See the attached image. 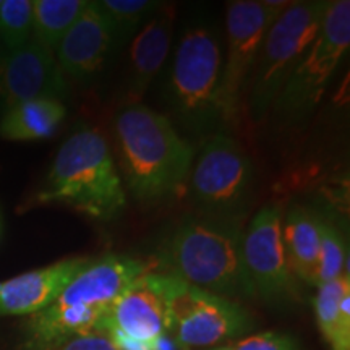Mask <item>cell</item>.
I'll return each mask as SVG.
<instances>
[{
    "label": "cell",
    "mask_w": 350,
    "mask_h": 350,
    "mask_svg": "<svg viewBox=\"0 0 350 350\" xmlns=\"http://www.w3.org/2000/svg\"><path fill=\"white\" fill-rule=\"evenodd\" d=\"M331 2H292L269 26L252 72L248 106L252 117L265 119L297 64L317 39Z\"/></svg>",
    "instance_id": "5b68a950"
},
{
    "label": "cell",
    "mask_w": 350,
    "mask_h": 350,
    "mask_svg": "<svg viewBox=\"0 0 350 350\" xmlns=\"http://www.w3.org/2000/svg\"><path fill=\"white\" fill-rule=\"evenodd\" d=\"M67 116L62 100L29 99L3 112L0 137L10 142H36L51 138Z\"/></svg>",
    "instance_id": "e0dca14e"
},
{
    "label": "cell",
    "mask_w": 350,
    "mask_h": 350,
    "mask_svg": "<svg viewBox=\"0 0 350 350\" xmlns=\"http://www.w3.org/2000/svg\"><path fill=\"white\" fill-rule=\"evenodd\" d=\"M109 334V338L116 345L117 350H159V342H142V340L131 339L129 336L122 334L119 331L104 329Z\"/></svg>",
    "instance_id": "d4e9b609"
},
{
    "label": "cell",
    "mask_w": 350,
    "mask_h": 350,
    "mask_svg": "<svg viewBox=\"0 0 350 350\" xmlns=\"http://www.w3.org/2000/svg\"><path fill=\"white\" fill-rule=\"evenodd\" d=\"M243 217L183 219L161 248L164 273L239 304L256 297L243 261Z\"/></svg>",
    "instance_id": "7a4b0ae2"
},
{
    "label": "cell",
    "mask_w": 350,
    "mask_h": 350,
    "mask_svg": "<svg viewBox=\"0 0 350 350\" xmlns=\"http://www.w3.org/2000/svg\"><path fill=\"white\" fill-rule=\"evenodd\" d=\"M120 54L111 21L99 0L88 2L55 49V60L65 78L90 86L100 78Z\"/></svg>",
    "instance_id": "7c38bea8"
},
{
    "label": "cell",
    "mask_w": 350,
    "mask_h": 350,
    "mask_svg": "<svg viewBox=\"0 0 350 350\" xmlns=\"http://www.w3.org/2000/svg\"><path fill=\"white\" fill-rule=\"evenodd\" d=\"M349 47L350 2H331L317 39L297 64L275 99L273 106L275 116L288 124L304 120L321 100L327 83L347 55Z\"/></svg>",
    "instance_id": "8992f818"
},
{
    "label": "cell",
    "mask_w": 350,
    "mask_h": 350,
    "mask_svg": "<svg viewBox=\"0 0 350 350\" xmlns=\"http://www.w3.org/2000/svg\"><path fill=\"white\" fill-rule=\"evenodd\" d=\"M88 262L90 258L85 256L67 258L0 282V314L31 317L42 312Z\"/></svg>",
    "instance_id": "9a60e30c"
},
{
    "label": "cell",
    "mask_w": 350,
    "mask_h": 350,
    "mask_svg": "<svg viewBox=\"0 0 350 350\" xmlns=\"http://www.w3.org/2000/svg\"><path fill=\"white\" fill-rule=\"evenodd\" d=\"M314 313L323 338L331 350H350V279L349 274L318 287Z\"/></svg>",
    "instance_id": "ac0fdd59"
},
{
    "label": "cell",
    "mask_w": 350,
    "mask_h": 350,
    "mask_svg": "<svg viewBox=\"0 0 350 350\" xmlns=\"http://www.w3.org/2000/svg\"><path fill=\"white\" fill-rule=\"evenodd\" d=\"M188 177L191 203L200 214L245 216L252 195L253 165L237 139L226 133L209 137Z\"/></svg>",
    "instance_id": "9c48e42d"
},
{
    "label": "cell",
    "mask_w": 350,
    "mask_h": 350,
    "mask_svg": "<svg viewBox=\"0 0 350 350\" xmlns=\"http://www.w3.org/2000/svg\"><path fill=\"white\" fill-rule=\"evenodd\" d=\"M113 138L122 182L135 200L159 203L185 187L193 150L169 116L142 103L126 106L113 122Z\"/></svg>",
    "instance_id": "6da1fadb"
},
{
    "label": "cell",
    "mask_w": 350,
    "mask_h": 350,
    "mask_svg": "<svg viewBox=\"0 0 350 350\" xmlns=\"http://www.w3.org/2000/svg\"><path fill=\"white\" fill-rule=\"evenodd\" d=\"M99 5L111 21L116 33L117 46L124 47L137 36L150 16L157 10L161 2L154 0H99Z\"/></svg>",
    "instance_id": "ffe728a7"
},
{
    "label": "cell",
    "mask_w": 350,
    "mask_h": 350,
    "mask_svg": "<svg viewBox=\"0 0 350 350\" xmlns=\"http://www.w3.org/2000/svg\"><path fill=\"white\" fill-rule=\"evenodd\" d=\"M217 350H229V347H222V349H217Z\"/></svg>",
    "instance_id": "4316f807"
},
{
    "label": "cell",
    "mask_w": 350,
    "mask_h": 350,
    "mask_svg": "<svg viewBox=\"0 0 350 350\" xmlns=\"http://www.w3.org/2000/svg\"><path fill=\"white\" fill-rule=\"evenodd\" d=\"M292 2L235 0L226 13V57L222 60L219 111L222 124L237 120L243 93L269 26Z\"/></svg>",
    "instance_id": "ba28073f"
},
{
    "label": "cell",
    "mask_w": 350,
    "mask_h": 350,
    "mask_svg": "<svg viewBox=\"0 0 350 350\" xmlns=\"http://www.w3.org/2000/svg\"><path fill=\"white\" fill-rule=\"evenodd\" d=\"M175 15L177 8L174 3L161 2L150 20L130 41L119 94L124 107L139 104L148 88L163 70L172 46Z\"/></svg>",
    "instance_id": "5bb4252c"
},
{
    "label": "cell",
    "mask_w": 350,
    "mask_h": 350,
    "mask_svg": "<svg viewBox=\"0 0 350 350\" xmlns=\"http://www.w3.org/2000/svg\"><path fill=\"white\" fill-rule=\"evenodd\" d=\"M282 209L268 204L243 230V261L256 297L268 304H292L299 297L295 275L282 243Z\"/></svg>",
    "instance_id": "30bf717a"
},
{
    "label": "cell",
    "mask_w": 350,
    "mask_h": 350,
    "mask_svg": "<svg viewBox=\"0 0 350 350\" xmlns=\"http://www.w3.org/2000/svg\"><path fill=\"white\" fill-rule=\"evenodd\" d=\"M68 83L54 51L31 38L16 49L0 46V107L3 112L29 99L64 100Z\"/></svg>",
    "instance_id": "8fae6325"
},
{
    "label": "cell",
    "mask_w": 350,
    "mask_h": 350,
    "mask_svg": "<svg viewBox=\"0 0 350 350\" xmlns=\"http://www.w3.org/2000/svg\"><path fill=\"white\" fill-rule=\"evenodd\" d=\"M0 3H2V0H0Z\"/></svg>",
    "instance_id": "83f0119b"
},
{
    "label": "cell",
    "mask_w": 350,
    "mask_h": 350,
    "mask_svg": "<svg viewBox=\"0 0 350 350\" xmlns=\"http://www.w3.org/2000/svg\"><path fill=\"white\" fill-rule=\"evenodd\" d=\"M88 0H34L33 2V38L54 51L72 28Z\"/></svg>",
    "instance_id": "d6986e66"
},
{
    "label": "cell",
    "mask_w": 350,
    "mask_h": 350,
    "mask_svg": "<svg viewBox=\"0 0 350 350\" xmlns=\"http://www.w3.org/2000/svg\"><path fill=\"white\" fill-rule=\"evenodd\" d=\"M222 60L221 36L211 21L195 20L183 28L163 83V100L175 122L191 135L204 137L222 124Z\"/></svg>",
    "instance_id": "277c9868"
},
{
    "label": "cell",
    "mask_w": 350,
    "mask_h": 350,
    "mask_svg": "<svg viewBox=\"0 0 350 350\" xmlns=\"http://www.w3.org/2000/svg\"><path fill=\"white\" fill-rule=\"evenodd\" d=\"M39 204H67L96 221H111L126 206L122 175L106 137L96 129L73 133L55 154Z\"/></svg>",
    "instance_id": "3957f363"
},
{
    "label": "cell",
    "mask_w": 350,
    "mask_h": 350,
    "mask_svg": "<svg viewBox=\"0 0 350 350\" xmlns=\"http://www.w3.org/2000/svg\"><path fill=\"white\" fill-rule=\"evenodd\" d=\"M282 243L295 278L314 286L319 258V216L310 209L294 206L282 219Z\"/></svg>",
    "instance_id": "2e32d148"
},
{
    "label": "cell",
    "mask_w": 350,
    "mask_h": 350,
    "mask_svg": "<svg viewBox=\"0 0 350 350\" xmlns=\"http://www.w3.org/2000/svg\"><path fill=\"white\" fill-rule=\"evenodd\" d=\"M229 350H300V345L292 336L268 331L248 336Z\"/></svg>",
    "instance_id": "603a6c76"
},
{
    "label": "cell",
    "mask_w": 350,
    "mask_h": 350,
    "mask_svg": "<svg viewBox=\"0 0 350 350\" xmlns=\"http://www.w3.org/2000/svg\"><path fill=\"white\" fill-rule=\"evenodd\" d=\"M167 288L164 273H144L109 306L99 329H113L142 342H159L167 334Z\"/></svg>",
    "instance_id": "4fadbf2b"
},
{
    "label": "cell",
    "mask_w": 350,
    "mask_h": 350,
    "mask_svg": "<svg viewBox=\"0 0 350 350\" xmlns=\"http://www.w3.org/2000/svg\"><path fill=\"white\" fill-rule=\"evenodd\" d=\"M54 350H117L104 329H96L88 334L77 336Z\"/></svg>",
    "instance_id": "cb8c5ba5"
},
{
    "label": "cell",
    "mask_w": 350,
    "mask_h": 350,
    "mask_svg": "<svg viewBox=\"0 0 350 350\" xmlns=\"http://www.w3.org/2000/svg\"><path fill=\"white\" fill-rule=\"evenodd\" d=\"M31 38V0H2L0 3V46L5 49H16Z\"/></svg>",
    "instance_id": "7402d4cb"
},
{
    "label": "cell",
    "mask_w": 350,
    "mask_h": 350,
    "mask_svg": "<svg viewBox=\"0 0 350 350\" xmlns=\"http://www.w3.org/2000/svg\"><path fill=\"white\" fill-rule=\"evenodd\" d=\"M319 258L314 287L334 281L340 275L347 274V243L342 232L327 217L319 216Z\"/></svg>",
    "instance_id": "44dd1931"
},
{
    "label": "cell",
    "mask_w": 350,
    "mask_h": 350,
    "mask_svg": "<svg viewBox=\"0 0 350 350\" xmlns=\"http://www.w3.org/2000/svg\"><path fill=\"white\" fill-rule=\"evenodd\" d=\"M165 274L167 288V332L183 349L209 347L240 338L255 325L253 317L239 301L211 294Z\"/></svg>",
    "instance_id": "52a82bcc"
},
{
    "label": "cell",
    "mask_w": 350,
    "mask_h": 350,
    "mask_svg": "<svg viewBox=\"0 0 350 350\" xmlns=\"http://www.w3.org/2000/svg\"><path fill=\"white\" fill-rule=\"evenodd\" d=\"M0 235H2V216H0Z\"/></svg>",
    "instance_id": "484cf974"
}]
</instances>
